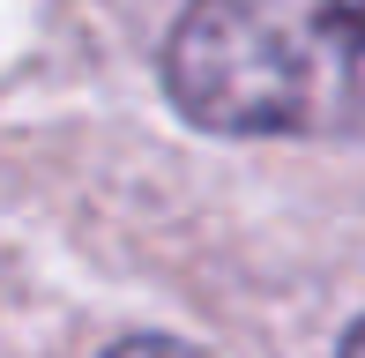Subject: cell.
Instances as JSON below:
<instances>
[{
  "instance_id": "1",
  "label": "cell",
  "mask_w": 365,
  "mask_h": 358,
  "mask_svg": "<svg viewBox=\"0 0 365 358\" xmlns=\"http://www.w3.org/2000/svg\"><path fill=\"white\" fill-rule=\"evenodd\" d=\"M164 97L202 135H365V0H187L164 38Z\"/></svg>"
},
{
  "instance_id": "3",
  "label": "cell",
  "mask_w": 365,
  "mask_h": 358,
  "mask_svg": "<svg viewBox=\"0 0 365 358\" xmlns=\"http://www.w3.org/2000/svg\"><path fill=\"white\" fill-rule=\"evenodd\" d=\"M336 358H365V321H351V336H343V351Z\"/></svg>"
},
{
  "instance_id": "2",
  "label": "cell",
  "mask_w": 365,
  "mask_h": 358,
  "mask_svg": "<svg viewBox=\"0 0 365 358\" xmlns=\"http://www.w3.org/2000/svg\"><path fill=\"white\" fill-rule=\"evenodd\" d=\"M105 358H209V351L187 344V336H127V344H112Z\"/></svg>"
}]
</instances>
